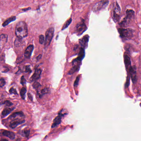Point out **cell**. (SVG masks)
<instances>
[{"label": "cell", "mask_w": 141, "mask_h": 141, "mask_svg": "<svg viewBox=\"0 0 141 141\" xmlns=\"http://www.w3.org/2000/svg\"><path fill=\"white\" fill-rule=\"evenodd\" d=\"M28 96H29V98H30L31 100H32V95L31 94H28Z\"/></svg>", "instance_id": "cell-34"}, {"label": "cell", "mask_w": 141, "mask_h": 141, "mask_svg": "<svg viewBox=\"0 0 141 141\" xmlns=\"http://www.w3.org/2000/svg\"><path fill=\"white\" fill-rule=\"evenodd\" d=\"M24 122H25L24 120H22L19 119H16V120H14L10 123V127L12 128H15L18 125L22 124Z\"/></svg>", "instance_id": "cell-14"}, {"label": "cell", "mask_w": 141, "mask_h": 141, "mask_svg": "<svg viewBox=\"0 0 141 141\" xmlns=\"http://www.w3.org/2000/svg\"><path fill=\"white\" fill-rule=\"evenodd\" d=\"M72 18H70L69 20H67V21L65 22V23L64 25L63 26V27H62V30H64L65 29L67 28V27H68V26L70 25L71 22H72Z\"/></svg>", "instance_id": "cell-23"}, {"label": "cell", "mask_w": 141, "mask_h": 141, "mask_svg": "<svg viewBox=\"0 0 141 141\" xmlns=\"http://www.w3.org/2000/svg\"><path fill=\"white\" fill-rule=\"evenodd\" d=\"M120 8L119 5L116 3L115 4V7L113 11V20L115 22L118 21L120 18Z\"/></svg>", "instance_id": "cell-9"}, {"label": "cell", "mask_w": 141, "mask_h": 141, "mask_svg": "<svg viewBox=\"0 0 141 141\" xmlns=\"http://www.w3.org/2000/svg\"><path fill=\"white\" fill-rule=\"evenodd\" d=\"M26 89L25 88L22 87L20 90V94L21 97L23 99H25V94L26 93Z\"/></svg>", "instance_id": "cell-22"}, {"label": "cell", "mask_w": 141, "mask_h": 141, "mask_svg": "<svg viewBox=\"0 0 141 141\" xmlns=\"http://www.w3.org/2000/svg\"><path fill=\"white\" fill-rule=\"evenodd\" d=\"M63 110L64 109L60 111V112L59 113L58 116H57L56 117L54 120V122H53V124L51 126V128H54L59 125L61 122L62 118L65 115L67 114V113H64V111H63Z\"/></svg>", "instance_id": "cell-6"}, {"label": "cell", "mask_w": 141, "mask_h": 141, "mask_svg": "<svg viewBox=\"0 0 141 141\" xmlns=\"http://www.w3.org/2000/svg\"><path fill=\"white\" fill-rule=\"evenodd\" d=\"M20 83H21V84L22 85H25V84L26 83V80H25V78L24 77V76H22V77Z\"/></svg>", "instance_id": "cell-32"}, {"label": "cell", "mask_w": 141, "mask_h": 141, "mask_svg": "<svg viewBox=\"0 0 141 141\" xmlns=\"http://www.w3.org/2000/svg\"><path fill=\"white\" fill-rule=\"evenodd\" d=\"M33 49H34V46L33 45H30L26 48L24 54V56L26 59H29L31 57Z\"/></svg>", "instance_id": "cell-13"}, {"label": "cell", "mask_w": 141, "mask_h": 141, "mask_svg": "<svg viewBox=\"0 0 141 141\" xmlns=\"http://www.w3.org/2000/svg\"><path fill=\"white\" fill-rule=\"evenodd\" d=\"M118 31L121 38L124 40L130 39L133 37L134 31L132 29L120 28L118 29Z\"/></svg>", "instance_id": "cell-2"}, {"label": "cell", "mask_w": 141, "mask_h": 141, "mask_svg": "<svg viewBox=\"0 0 141 141\" xmlns=\"http://www.w3.org/2000/svg\"><path fill=\"white\" fill-rule=\"evenodd\" d=\"M109 1L108 0H102L96 3L93 8L94 11H97L105 8L109 4Z\"/></svg>", "instance_id": "cell-4"}, {"label": "cell", "mask_w": 141, "mask_h": 141, "mask_svg": "<svg viewBox=\"0 0 141 141\" xmlns=\"http://www.w3.org/2000/svg\"><path fill=\"white\" fill-rule=\"evenodd\" d=\"M89 39V36L88 35H86L80 40L79 43L80 45L82 46V48H83L84 49L87 47Z\"/></svg>", "instance_id": "cell-11"}, {"label": "cell", "mask_w": 141, "mask_h": 141, "mask_svg": "<svg viewBox=\"0 0 141 141\" xmlns=\"http://www.w3.org/2000/svg\"><path fill=\"white\" fill-rule=\"evenodd\" d=\"M80 76H77V77L76 78V80H75V82H74V86L75 87H76L78 85V83H79V81H80Z\"/></svg>", "instance_id": "cell-27"}, {"label": "cell", "mask_w": 141, "mask_h": 141, "mask_svg": "<svg viewBox=\"0 0 141 141\" xmlns=\"http://www.w3.org/2000/svg\"><path fill=\"white\" fill-rule=\"evenodd\" d=\"M44 42V37L43 35H41L39 37V42L41 44H43Z\"/></svg>", "instance_id": "cell-25"}, {"label": "cell", "mask_w": 141, "mask_h": 141, "mask_svg": "<svg viewBox=\"0 0 141 141\" xmlns=\"http://www.w3.org/2000/svg\"><path fill=\"white\" fill-rule=\"evenodd\" d=\"M25 71L26 72H30V73L32 72V70H31L30 67V65H27L25 67Z\"/></svg>", "instance_id": "cell-28"}, {"label": "cell", "mask_w": 141, "mask_h": 141, "mask_svg": "<svg viewBox=\"0 0 141 141\" xmlns=\"http://www.w3.org/2000/svg\"><path fill=\"white\" fill-rule=\"evenodd\" d=\"M24 116V114L22 112H16L13 113L11 115L10 117L9 118V119H18L17 118H20L23 117Z\"/></svg>", "instance_id": "cell-17"}, {"label": "cell", "mask_w": 141, "mask_h": 141, "mask_svg": "<svg viewBox=\"0 0 141 141\" xmlns=\"http://www.w3.org/2000/svg\"><path fill=\"white\" fill-rule=\"evenodd\" d=\"M124 62H125L126 67L128 70L129 68H130V67L131 66V65L130 59V57L126 54L124 55Z\"/></svg>", "instance_id": "cell-15"}, {"label": "cell", "mask_w": 141, "mask_h": 141, "mask_svg": "<svg viewBox=\"0 0 141 141\" xmlns=\"http://www.w3.org/2000/svg\"><path fill=\"white\" fill-rule=\"evenodd\" d=\"M16 35L18 38H22L28 35V28L25 22H19L16 27Z\"/></svg>", "instance_id": "cell-1"}, {"label": "cell", "mask_w": 141, "mask_h": 141, "mask_svg": "<svg viewBox=\"0 0 141 141\" xmlns=\"http://www.w3.org/2000/svg\"><path fill=\"white\" fill-rule=\"evenodd\" d=\"M41 72H42V70L40 69H37L36 70L35 73L30 78V80L31 81V82H33L39 79L40 77Z\"/></svg>", "instance_id": "cell-12"}, {"label": "cell", "mask_w": 141, "mask_h": 141, "mask_svg": "<svg viewBox=\"0 0 141 141\" xmlns=\"http://www.w3.org/2000/svg\"><path fill=\"white\" fill-rule=\"evenodd\" d=\"M41 85L38 82H35L34 83V84L33 85V87L35 89H37L38 87L40 86Z\"/></svg>", "instance_id": "cell-29"}, {"label": "cell", "mask_w": 141, "mask_h": 141, "mask_svg": "<svg viewBox=\"0 0 141 141\" xmlns=\"http://www.w3.org/2000/svg\"><path fill=\"white\" fill-rule=\"evenodd\" d=\"M126 14L127 16L123 20L126 24H128L134 19V12L133 10L128 9L126 11Z\"/></svg>", "instance_id": "cell-8"}, {"label": "cell", "mask_w": 141, "mask_h": 141, "mask_svg": "<svg viewBox=\"0 0 141 141\" xmlns=\"http://www.w3.org/2000/svg\"><path fill=\"white\" fill-rule=\"evenodd\" d=\"M3 104H4L6 105V106H10L13 105V103H12V102H11V101H5Z\"/></svg>", "instance_id": "cell-31"}, {"label": "cell", "mask_w": 141, "mask_h": 141, "mask_svg": "<svg viewBox=\"0 0 141 141\" xmlns=\"http://www.w3.org/2000/svg\"><path fill=\"white\" fill-rule=\"evenodd\" d=\"M41 56H41V54H40V55H38V56L37 57V58H36L37 61H39V60L41 59Z\"/></svg>", "instance_id": "cell-33"}, {"label": "cell", "mask_w": 141, "mask_h": 141, "mask_svg": "<svg viewBox=\"0 0 141 141\" xmlns=\"http://www.w3.org/2000/svg\"><path fill=\"white\" fill-rule=\"evenodd\" d=\"M16 17H10V18H9L8 19H7V20H6V21H5L4 23H3V27H5V26L8 25L10 22H11L12 21H13L14 20H16Z\"/></svg>", "instance_id": "cell-20"}, {"label": "cell", "mask_w": 141, "mask_h": 141, "mask_svg": "<svg viewBox=\"0 0 141 141\" xmlns=\"http://www.w3.org/2000/svg\"><path fill=\"white\" fill-rule=\"evenodd\" d=\"M8 35L6 34H2L0 35V53L8 41Z\"/></svg>", "instance_id": "cell-10"}, {"label": "cell", "mask_w": 141, "mask_h": 141, "mask_svg": "<svg viewBox=\"0 0 141 141\" xmlns=\"http://www.w3.org/2000/svg\"><path fill=\"white\" fill-rule=\"evenodd\" d=\"M30 133V130H24V132H23V134H24V135H25V136L26 137H28Z\"/></svg>", "instance_id": "cell-30"}, {"label": "cell", "mask_w": 141, "mask_h": 141, "mask_svg": "<svg viewBox=\"0 0 141 141\" xmlns=\"http://www.w3.org/2000/svg\"><path fill=\"white\" fill-rule=\"evenodd\" d=\"M1 140H3V141H4V140H6V141H8V140H7V139H2Z\"/></svg>", "instance_id": "cell-35"}, {"label": "cell", "mask_w": 141, "mask_h": 141, "mask_svg": "<svg viewBox=\"0 0 141 141\" xmlns=\"http://www.w3.org/2000/svg\"><path fill=\"white\" fill-rule=\"evenodd\" d=\"M6 82L4 78H2L0 79V87H2L3 86H4L6 85Z\"/></svg>", "instance_id": "cell-24"}, {"label": "cell", "mask_w": 141, "mask_h": 141, "mask_svg": "<svg viewBox=\"0 0 141 141\" xmlns=\"http://www.w3.org/2000/svg\"><path fill=\"white\" fill-rule=\"evenodd\" d=\"M49 91V89L45 88L43 89H41V90L40 91V92H38V93L40 95V97H41V96H43L44 94L48 93Z\"/></svg>", "instance_id": "cell-21"}, {"label": "cell", "mask_w": 141, "mask_h": 141, "mask_svg": "<svg viewBox=\"0 0 141 141\" xmlns=\"http://www.w3.org/2000/svg\"><path fill=\"white\" fill-rule=\"evenodd\" d=\"M130 72L132 80L134 83H135L137 81V67L136 66H130L128 70Z\"/></svg>", "instance_id": "cell-7"}, {"label": "cell", "mask_w": 141, "mask_h": 141, "mask_svg": "<svg viewBox=\"0 0 141 141\" xmlns=\"http://www.w3.org/2000/svg\"><path fill=\"white\" fill-rule=\"evenodd\" d=\"M3 134L5 136L8 137L10 139L13 140L15 138V134L12 132L8 131H5L3 133Z\"/></svg>", "instance_id": "cell-16"}, {"label": "cell", "mask_w": 141, "mask_h": 141, "mask_svg": "<svg viewBox=\"0 0 141 141\" xmlns=\"http://www.w3.org/2000/svg\"><path fill=\"white\" fill-rule=\"evenodd\" d=\"M14 108H8V109H5L4 110H3L2 113V117H5L7 116L11 112L14 110Z\"/></svg>", "instance_id": "cell-18"}, {"label": "cell", "mask_w": 141, "mask_h": 141, "mask_svg": "<svg viewBox=\"0 0 141 141\" xmlns=\"http://www.w3.org/2000/svg\"><path fill=\"white\" fill-rule=\"evenodd\" d=\"M87 29V27L85 23L84 20H82L78 23L76 26V32L78 35L80 36Z\"/></svg>", "instance_id": "cell-5"}, {"label": "cell", "mask_w": 141, "mask_h": 141, "mask_svg": "<svg viewBox=\"0 0 141 141\" xmlns=\"http://www.w3.org/2000/svg\"><path fill=\"white\" fill-rule=\"evenodd\" d=\"M54 29L53 27H51L47 30L46 33V38L44 42L45 47H48L50 45L54 36Z\"/></svg>", "instance_id": "cell-3"}, {"label": "cell", "mask_w": 141, "mask_h": 141, "mask_svg": "<svg viewBox=\"0 0 141 141\" xmlns=\"http://www.w3.org/2000/svg\"><path fill=\"white\" fill-rule=\"evenodd\" d=\"M9 92L11 94H14L15 95H17V92L16 89H14L13 88H11L9 90Z\"/></svg>", "instance_id": "cell-26"}, {"label": "cell", "mask_w": 141, "mask_h": 141, "mask_svg": "<svg viewBox=\"0 0 141 141\" xmlns=\"http://www.w3.org/2000/svg\"><path fill=\"white\" fill-rule=\"evenodd\" d=\"M80 68V65H73V67L71 68V69L68 72L69 75H72L75 73V72H77L79 70Z\"/></svg>", "instance_id": "cell-19"}]
</instances>
